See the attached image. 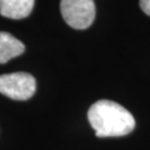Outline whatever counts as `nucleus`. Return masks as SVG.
Returning a JSON list of instances; mask_svg holds the SVG:
<instances>
[{"mask_svg":"<svg viewBox=\"0 0 150 150\" xmlns=\"http://www.w3.org/2000/svg\"><path fill=\"white\" fill-rule=\"evenodd\" d=\"M139 5L146 15L150 16V0H140Z\"/></svg>","mask_w":150,"mask_h":150,"instance_id":"6","label":"nucleus"},{"mask_svg":"<svg viewBox=\"0 0 150 150\" xmlns=\"http://www.w3.org/2000/svg\"><path fill=\"white\" fill-rule=\"evenodd\" d=\"M25 46L8 32H0V64H6L23 54Z\"/></svg>","mask_w":150,"mask_h":150,"instance_id":"5","label":"nucleus"},{"mask_svg":"<svg viewBox=\"0 0 150 150\" xmlns=\"http://www.w3.org/2000/svg\"><path fill=\"white\" fill-rule=\"evenodd\" d=\"M60 11L67 25L78 30L90 27L96 16L93 0H61Z\"/></svg>","mask_w":150,"mask_h":150,"instance_id":"2","label":"nucleus"},{"mask_svg":"<svg viewBox=\"0 0 150 150\" xmlns=\"http://www.w3.org/2000/svg\"><path fill=\"white\" fill-rule=\"evenodd\" d=\"M36 79L27 72L0 76V92L13 100H27L35 95Z\"/></svg>","mask_w":150,"mask_h":150,"instance_id":"3","label":"nucleus"},{"mask_svg":"<svg viewBox=\"0 0 150 150\" xmlns=\"http://www.w3.org/2000/svg\"><path fill=\"white\" fill-rule=\"evenodd\" d=\"M35 0H0V15L10 19H22L32 11Z\"/></svg>","mask_w":150,"mask_h":150,"instance_id":"4","label":"nucleus"},{"mask_svg":"<svg viewBox=\"0 0 150 150\" xmlns=\"http://www.w3.org/2000/svg\"><path fill=\"white\" fill-rule=\"evenodd\" d=\"M88 120L97 137H121L134 129L136 121L126 108L111 100H99L88 110Z\"/></svg>","mask_w":150,"mask_h":150,"instance_id":"1","label":"nucleus"}]
</instances>
